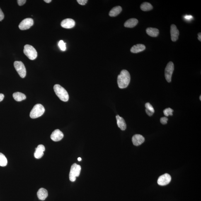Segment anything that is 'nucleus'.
I'll use <instances>...</instances> for the list:
<instances>
[{"mask_svg": "<svg viewBox=\"0 0 201 201\" xmlns=\"http://www.w3.org/2000/svg\"><path fill=\"white\" fill-rule=\"evenodd\" d=\"M168 119L166 117H163L160 119V122L163 124H166L167 123Z\"/></svg>", "mask_w": 201, "mask_h": 201, "instance_id": "27", "label": "nucleus"}, {"mask_svg": "<svg viewBox=\"0 0 201 201\" xmlns=\"http://www.w3.org/2000/svg\"><path fill=\"white\" fill-rule=\"evenodd\" d=\"M8 163L7 159L2 153H0V166H5Z\"/></svg>", "mask_w": 201, "mask_h": 201, "instance_id": "23", "label": "nucleus"}, {"mask_svg": "<svg viewBox=\"0 0 201 201\" xmlns=\"http://www.w3.org/2000/svg\"><path fill=\"white\" fill-rule=\"evenodd\" d=\"M13 97L14 100L17 101H21L26 98L25 95L20 92H16L13 93Z\"/></svg>", "mask_w": 201, "mask_h": 201, "instance_id": "20", "label": "nucleus"}, {"mask_svg": "<svg viewBox=\"0 0 201 201\" xmlns=\"http://www.w3.org/2000/svg\"><path fill=\"white\" fill-rule=\"evenodd\" d=\"M145 106L146 109L149 110V111L153 112L154 113L155 110L154 107H153L151 104L148 103H146L145 104Z\"/></svg>", "mask_w": 201, "mask_h": 201, "instance_id": "26", "label": "nucleus"}, {"mask_svg": "<svg viewBox=\"0 0 201 201\" xmlns=\"http://www.w3.org/2000/svg\"><path fill=\"white\" fill-rule=\"evenodd\" d=\"M145 111H146V113H147V115H148L149 116H152L153 115V114H154V113H153V112H152L150 111H149V110H148L146 109Z\"/></svg>", "mask_w": 201, "mask_h": 201, "instance_id": "31", "label": "nucleus"}, {"mask_svg": "<svg viewBox=\"0 0 201 201\" xmlns=\"http://www.w3.org/2000/svg\"><path fill=\"white\" fill-rule=\"evenodd\" d=\"M171 176L168 174L161 175L158 179L157 183L158 185L161 186H164L169 184L171 181Z\"/></svg>", "mask_w": 201, "mask_h": 201, "instance_id": "9", "label": "nucleus"}, {"mask_svg": "<svg viewBox=\"0 0 201 201\" xmlns=\"http://www.w3.org/2000/svg\"><path fill=\"white\" fill-rule=\"evenodd\" d=\"M201 95H200V100H201Z\"/></svg>", "mask_w": 201, "mask_h": 201, "instance_id": "37", "label": "nucleus"}, {"mask_svg": "<svg viewBox=\"0 0 201 201\" xmlns=\"http://www.w3.org/2000/svg\"><path fill=\"white\" fill-rule=\"evenodd\" d=\"M14 66L15 69L22 78H24L26 75V68L21 61H15Z\"/></svg>", "mask_w": 201, "mask_h": 201, "instance_id": "6", "label": "nucleus"}, {"mask_svg": "<svg viewBox=\"0 0 201 201\" xmlns=\"http://www.w3.org/2000/svg\"><path fill=\"white\" fill-rule=\"evenodd\" d=\"M130 81V75L128 71L123 70L117 78V83L119 88L123 89L127 88Z\"/></svg>", "mask_w": 201, "mask_h": 201, "instance_id": "1", "label": "nucleus"}, {"mask_svg": "<svg viewBox=\"0 0 201 201\" xmlns=\"http://www.w3.org/2000/svg\"><path fill=\"white\" fill-rule=\"evenodd\" d=\"M122 11V8L120 6H117L111 10L109 15L110 16L115 17L119 14Z\"/></svg>", "mask_w": 201, "mask_h": 201, "instance_id": "21", "label": "nucleus"}, {"mask_svg": "<svg viewBox=\"0 0 201 201\" xmlns=\"http://www.w3.org/2000/svg\"><path fill=\"white\" fill-rule=\"evenodd\" d=\"M54 90L56 95L62 101L66 102L69 100V96L67 91L60 85H54Z\"/></svg>", "mask_w": 201, "mask_h": 201, "instance_id": "2", "label": "nucleus"}, {"mask_svg": "<svg viewBox=\"0 0 201 201\" xmlns=\"http://www.w3.org/2000/svg\"><path fill=\"white\" fill-rule=\"evenodd\" d=\"M4 18V15L3 14V12L2 11L0 8V21H1Z\"/></svg>", "mask_w": 201, "mask_h": 201, "instance_id": "30", "label": "nucleus"}, {"mask_svg": "<svg viewBox=\"0 0 201 201\" xmlns=\"http://www.w3.org/2000/svg\"><path fill=\"white\" fill-rule=\"evenodd\" d=\"M146 49L145 46L143 44H137L134 45L131 49V52L132 53H137L142 52Z\"/></svg>", "mask_w": 201, "mask_h": 201, "instance_id": "16", "label": "nucleus"}, {"mask_svg": "<svg viewBox=\"0 0 201 201\" xmlns=\"http://www.w3.org/2000/svg\"><path fill=\"white\" fill-rule=\"evenodd\" d=\"M117 126L122 130H125L126 129V124L123 118L118 115L116 116Z\"/></svg>", "mask_w": 201, "mask_h": 201, "instance_id": "15", "label": "nucleus"}, {"mask_svg": "<svg viewBox=\"0 0 201 201\" xmlns=\"http://www.w3.org/2000/svg\"><path fill=\"white\" fill-rule=\"evenodd\" d=\"M170 33H171V39L172 41L176 42L178 40L179 35V31L176 25L174 24L171 25Z\"/></svg>", "mask_w": 201, "mask_h": 201, "instance_id": "11", "label": "nucleus"}, {"mask_svg": "<svg viewBox=\"0 0 201 201\" xmlns=\"http://www.w3.org/2000/svg\"><path fill=\"white\" fill-rule=\"evenodd\" d=\"M24 53L29 59L31 60L35 59L37 56L36 50L35 48L30 45H27L24 46Z\"/></svg>", "mask_w": 201, "mask_h": 201, "instance_id": "5", "label": "nucleus"}, {"mask_svg": "<svg viewBox=\"0 0 201 201\" xmlns=\"http://www.w3.org/2000/svg\"><path fill=\"white\" fill-rule=\"evenodd\" d=\"M45 150V146L42 144H39L34 154V156L37 159H40L44 155V152Z\"/></svg>", "mask_w": 201, "mask_h": 201, "instance_id": "14", "label": "nucleus"}, {"mask_svg": "<svg viewBox=\"0 0 201 201\" xmlns=\"http://www.w3.org/2000/svg\"><path fill=\"white\" fill-rule=\"evenodd\" d=\"M78 161H81V160H82L81 158H80V157L78 158Z\"/></svg>", "mask_w": 201, "mask_h": 201, "instance_id": "36", "label": "nucleus"}, {"mask_svg": "<svg viewBox=\"0 0 201 201\" xmlns=\"http://www.w3.org/2000/svg\"><path fill=\"white\" fill-rule=\"evenodd\" d=\"M45 112V108L41 104H37L34 106L30 113V117L32 119H36L41 116Z\"/></svg>", "mask_w": 201, "mask_h": 201, "instance_id": "3", "label": "nucleus"}, {"mask_svg": "<svg viewBox=\"0 0 201 201\" xmlns=\"http://www.w3.org/2000/svg\"><path fill=\"white\" fill-rule=\"evenodd\" d=\"M64 137V134L59 129L54 130L50 136L51 139L54 142H58L61 141Z\"/></svg>", "mask_w": 201, "mask_h": 201, "instance_id": "10", "label": "nucleus"}, {"mask_svg": "<svg viewBox=\"0 0 201 201\" xmlns=\"http://www.w3.org/2000/svg\"><path fill=\"white\" fill-rule=\"evenodd\" d=\"M59 46L61 50L63 51H65L66 49V43H64L63 40L60 41L59 44Z\"/></svg>", "mask_w": 201, "mask_h": 201, "instance_id": "25", "label": "nucleus"}, {"mask_svg": "<svg viewBox=\"0 0 201 201\" xmlns=\"http://www.w3.org/2000/svg\"><path fill=\"white\" fill-rule=\"evenodd\" d=\"M145 139L141 134H136L133 136L132 141L134 145L138 146L144 142Z\"/></svg>", "mask_w": 201, "mask_h": 201, "instance_id": "12", "label": "nucleus"}, {"mask_svg": "<svg viewBox=\"0 0 201 201\" xmlns=\"http://www.w3.org/2000/svg\"><path fill=\"white\" fill-rule=\"evenodd\" d=\"M81 169V166L76 163L71 166L69 175V180L71 181H75L76 180V177L79 176Z\"/></svg>", "mask_w": 201, "mask_h": 201, "instance_id": "4", "label": "nucleus"}, {"mask_svg": "<svg viewBox=\"0 0 201 201\" xmlns=\"http://www.w3.org/2000/svg\"><path fill=\"white\" fill-rule=\"evenodd\" d=\"M44 1L45 2H46L47 3H49L51 2H52V1H51V0H45Z\"/></svg>", "mask_w": 201, "mask_h": 201, "instance_id": "35", "label": "nucleus"}, {"mask_svg": "<svg viewBox=\"0 0 201 201\" xmlns=\"http://www.w3.org/2000/svg\"><path fill=\"white\" fill-rule=\"evenodd\" d=\"M138 23V21L136 18H131L126 21L124 24V26L127 28H133L136 26Z\"/></svg>", "mask_w": 201, "mask_h": 201, "instance_id": "18", "label": "nucleus"}, {"mask_svg": "<svg viewBox=\"0 0 201 201\" xmlns=\"http://www.w3.org/2000/svg\"><path fill=\"white\" fill-rule=\"evenodd\" d=\"M78 2L82 5H84L87 2V0H77Z\"/></svg>", "mask_w": 201, "mask_h": 201, "instance_id": "28", "label": "nucleus"}, {"mask_svg": "<svg viewBox=\"0 0 201 201\" xmlns=\"http://www.w3.org/2000/svg\"><path fill=\"white\" fill-rule=\"evenodd\" d=\"M4 98V95L2 93H0V102L2 101Z\"/></svg>", "mask_w": 201, "mask_h": 201, "instance_id": "33", "label": "nucleus"}, {"mask_svg": "<svg viewBox=\"0 0 201 201\" xmlns=\"http://www.w3.org/2000/svg\"><path fill=\"white\" fill-rule=\"evenodd\" d=\"M141 9L144 11H150L153 9V6L151 3L145 2L142 3L141 6Z\"/></svg>", "mask_w": 201, "mask_h": 201, "instance_id": "22", "label": "nucleus"}, {"mask_svg": "<svg viewBox=\"0 0 201 201\" xmlns=\"http://www.w3.org/2000/svg\"><path fill=\"white\" fill-rule=\"evenodd\" d=\"M48 195V193L47 190L42 188L39 189L37 192V196L39 200H45Z\"/></svg>", "mask_w": 201, "mask_h": 201, "instance_id": "17", "label": "nucleus"}, {"mask_svg": "<svg viewBox=\"0 0 201 201\" xmlns=\"http://www.w3.org/2000/svg\"><path fill=\"white\" fill-rule=\"evenodd\" d=\"M26 0H18L17 2L19 5L21 6L23 5L26 2Z\"/></svg>", "mask_w": 201, "mask_h": 201, "instance_id": "29", "label": "nucleus"}, {"mask_svg": "<svg viewBox=\"0 0 201 201\" xmlns=\"http://www.w3.org/2000/svg\"><path fill=\"white\" fill-rule=\"evenodd\" d=\"M185 18L187 20H190L192 19V16L191 15H186L185 16Z\"/></svg>", "mask_w": 201, "mask_h": 201, "instance_id": "32", "label": "nucleus"}, {"mask_svg": "<svg viewBox=\"0 0 201 201\" xmlns=\"http://www.w3.org/2000/svg\"><path fill=\"white\" fill-rule=\"evenodd\" d=\"M75 25L74 20L70 18L66 19L61 22V25L63 28L69 29L73 28Z\"/></svg>", "mask_w": 201, "mask_h": 201, "instance_id": "13", "label": "nucleus"}, {"mask_svg": "<svg viewBox=\"0 0 201 201\" xmlns=\"http://www.w3.org/2000/svg\"><path fill=\"white\" fill-rule=\"evenodd\" d=\"M174 70V64L173 62H169L166 66L165 71V78L168 82H170L171 81L172 75Z\"/></svg>", "mask_w": 201, "mask_h": 201, "instance_id": "7", "label": "nucleus"}, {"mask_svg": "<svg viewBox=\"0 0 201 201\" xmlns=\"http://www.w3.org/2000/svg\"><path fill=\"white\" fill-rule=\"evenodd\" d=\"M146 33L150 36L157 37L159 34V31L156 28H148L146 30Z\"/></svg>", "mask_w": 201, "mask_h": 201, "instance_id": "19", "label": "nucleus"}, {"mask_svg": "<svg viewBox=\"0 0 201 201\" xmlns=\"http://www.w3.org/2000/svg\"><path fill=\"white\" fill-rule=\"evenodd\" d=\"M33 24L34 21L32 18H27L25 19L21 22L19 25V27L21 30H27L33 26Z\"/></svg>", "mask_w": 201, "mask_h": 201, "instance_id": "8", "label": "nucleus"}, {"mask_svg": "<svg viewBox=\"0 0 201 201\" xmlns=\"http://www.w3.org/2000/svg\"><path fill=\"white\" fill-rule=\"evenodd\" d=\"M198 38L199 39V41H200V42H201V33H199L198 34Z\"/></svg>", "mask_w": 201, "mask_h": 201, "instance_id": "34", "label": "nucleus"}, {"mask_svg": "<svg viewBox=\"0 0 201 201\" xmlns=\"http://www.w3.org/2000/svg\"><path fill=\"white\" fill-rule=\"evenodd\" d=\"M174 111L172 109L168 108L166 109L163 110V114L166 116H168L169 115L172 116L173 115V112Z\"/></svg>", "mask_w": 201, "mask_h": 201, "instance_id": "24", "label": "nucleus"}]
</instances>
